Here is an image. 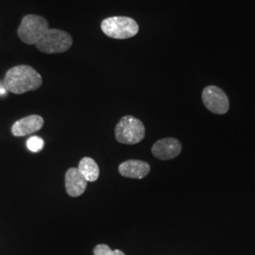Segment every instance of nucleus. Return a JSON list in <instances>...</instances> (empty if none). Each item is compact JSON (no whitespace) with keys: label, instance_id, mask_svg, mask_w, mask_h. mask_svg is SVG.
<instances>
[{"label":"nucleus","instance_id":"f257e3e1","mask_svg":"<svg viewBox=\"0 0 255 255\" xmlns=\"http://www.w3.org/2000/svg\"><path fill=\"white\" fill-rule=\"evenodd\" d=\"M42 76L29 65H16L7 71L4 79V87L15 95L34 91L42 86Z\"/></svg>","mask_w":255,"mask_h":255},{"label":"nucleus","instance_id":"f03ea898","mask_svg":"<svg viewBox=\"0 0 255 255\" xmlns=\"http://www.w3.org/2000/svg\"><path fill=\"white\" fill-rule=\"evenodd\" d=\"M146 133L145 126L141 120L125 116L119 120L115 129V135L118 142L125 145H135L140 143Z\"/></svg>","mask_w":255,"mask_h":255},{"label":"nucleus","instance_id":"7ed1b4c3","mask_svg":"<svg viewBox=\"0 0 255 255\" xmlns=\"http://www.w3.org/2000/svg\"><path fill=\"white\" fill-rule=\"evenodd\" d=\"M101 29L107 36L123 40L135 36L139 26L134 19L128 16H112L101 22Z\"/></svg>","mask_w":255,"mask_h":255},{"label":"nucleus","instance_id":"20e7f679","mask_svg":"<svg viewBox=\"0 0 255 255\" xmlns=\"http://www.w3.org/2000/svg\"><path fill=\"white\" fill-rule=\"evenodd\" d=\"M73 44V39L66 31L48 28L46 33L37 42L38 50L46 54L63 53L67 51Z\"/></svg>","mask_w":255,"mask_h":255},{"label":"nucleus","instance_id":"39448f33","mask_svg":"<svg viewBox=\"0 0 255 255\" xmlns=\"http://www.w3.org/2000/svg\"><path fill=\"white\" fill-rule=\"evenodd\" d=\"M48 28L46 19L36 14H27L22 19L17 33L20 40L25 44L36 45Z\"/></svg>","mask_w":255,"mask_h":255},{"label":"nucleus","instance_id":"423d86ee","mask_svg":"<svg viewBox=\"0 0 255 255\" xmlns=\"http://www.w3.org/2000/svg\"><path fill=\"white\" fill-rule=\"evenodd\" d=\"M202 101L210 112L217 115H224L230 107L228 97L219 87L211 85L202 91Z\"/></svg>","mask_w":255,"mask_h":255},{"label":"nucleus","instance_id":"0eeeda50","mask_svg":"<svg viewBox=\"0 0 255 255\" xmlns=\"http://www.w3.org/2000/svg\"><path fill=\"white\" fill-rule=\"evenodd\" d=\"M151 152L159 160H172L182 152V144L176 138H164L155 143Z\"/></svg>","mask_w":255,"mask_h":255},{"label":"nucleus","instance_id":"6e6552de","mask_svg":"<svg viewBox=\"0 0 255 255\" xmlns=\"http://www.w3.org/2000/svg\"><path fill=\"white\" fill-rule=\"evenodd\" d=\"M44 126V119L38 115H31L17 120L11 127V133L16 137L26 136L40 130Z\"/></svg>","mask_w":255,"mask_h":255},{"label":"nucleus","instance_id":"1a4fd4ad","mask_svg":"<svg viewBox=\"0 0 255 255\" xmlns=\"http://www.w3.org/2000/svg\"><path fill=\"white\" fill-rule=\"evenodd\" d=\"M88 185L87 180L82 176L78 167H71L65 173V188L67 194L77 198L82 196Z\"/></svg>","mask_w":255,"mask_h":255},{"label":"nucleus","instance_id":"9d476101","mask_svg":"<svg viewBox=\"0 0 255 255\" xmlns=\"http://www.w3.org/2000/svg\"><path fill=\"white\" fill-rule=\"evenodd\" d=\"M119 173L130 179H143L150 171V165L141 160H128L119 164Z\"/></svg>","mask_w":255,"mask_h":255},{"label":"nucleus","instance_id":"9b49d317","mask_svg":"<svg viewBox=\"0 0 255 255\" xmlns=\"http://www.w3.org/2000/svg\"><path fill=\"white\" fill-rule=\"evenodd\" d=\"M78 169L88 182H96L100 177V167L90 157H84L79 163Z\"/></svg>","mask_w":255,"mask_h":255},{"label":"nucleus","instance_id":"f8f14e48","mask_svg":"<svg viewBox=\"0 0 255 255\" xmlns=\"http://www.w3.org/2000/svg\"><path fill=\"white\" fill-rule=\"evenodd\" d=\"M94 255H125V254L120 250L113 251L106 244H100L94 249Z\"/></svg>","mask_w":255,"mask_h":255},{"label":"nucleus","instance_id":"ddd939ff","mask_svg":"<svg viewBox=\"0 0 255 255\" xmlns=\"http://www.w3.org/2000/svg\"><path fill=\"white\" fill-rule=\"evenodd\" d=\"M45 142L39 136L30 137L27 141V148L32 152H39L44 148Z\"/></svg>","mask_w":255,"mask_h":255}]
</instances>
